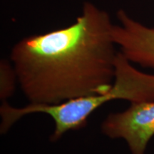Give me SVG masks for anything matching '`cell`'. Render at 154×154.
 <instances>
[{"instance_id": "1", "label": "cell", "mask_w": 154, "mask_h": 154, "mask_svg": "<svg viewBox=\"0 0 154 154\" xmlns=\"http://www.w3.org/2000/svg\"><path fill=\"white\" fill-rule=\"evenodd\" d=\"M109 13L91 2L72 24L24 37L10 61L29 103L54 105L109 91L118 51Z\"/></svg>"}, {"instance_id": "4", "label": "cell", "mask_w": 154, "mask_h": 154, "mask_svg": "<svg viewBox=\"0 0 154 154\" xmlns=\"http://www.w3.org/2000/svg\"><path fill=\"white\" fill-rule=\"evenodd\" d=\"M119 24H113L112 36L119 51L133 63L154 69V28L131 17L124 9L116 12Z\"/></svg>"}, {"instance_id": "3", "label": "cell", "mask_w": 154, "mask_h": 154, "mask_svg": "<svg viewBox=\"0 0 154 154\" xmlns=\"http://www.w3.org/2000/svg\"><path fill=\"white\" fill-rule=\"evenodd\" d=\"M101 131L111 139L124 140L131 154H145L154 136V101L131 103L126 110L110 113Z\"/></svg>"}, {"instance_id": "2", "label": "cell", "mask_w": 154, "mask_h": 154, "mask_svg": "<svg viewBox=\"0 0 154 154\" xmlns=\"http://www.w3.org/2000/svg\"><path fill=\"white\" fill-rule=\"evenodd\" d=\"M113 100H126L131 103L154 101V74L138 70L119 51L116 58L114 80L109 91L54 105L29 103L17 108L7 101L2 102L0 106V133L7 134L25 116L44 113L54 121V130L50 139L57 141L67 132L84 128L94 111Z\"/></svg>"}, {"instance_id": "5", "label": "cell", "mask_w": 154, "mask_h": 154, "mask_svg": "<svg viewBox=\"0 0 154 154\" xmlns=\"http://www.w3.org/2000/svg\"><path fill=\"white\" fill-rule=\"evenodd\" d=\"M17 85L18 77L10 60L2 59L0 61V100L7 102L14 95Z\"/></svg>"}]
</instances>
